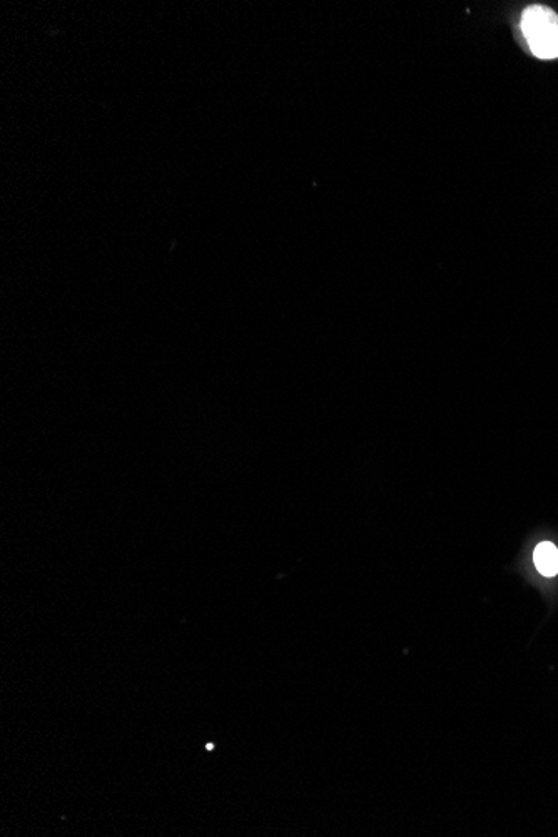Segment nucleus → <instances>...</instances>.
<instances>
[{
  "mask_svg": "<svg viewBox=\"0 0 558 837\" xmlns=\"http://www.w3.org/2000/svg\"><path fill=\"white\" fill-rule=\"evenodd\" d=\"M523 36L538 59L558 57V15L547 5H531L522 14Z\"/></svg>",
  "mask_w": 558,
  "mask_h": 837,
  "instance_id": "obj_1",
  "label": "nucleus"
},
{
  "mask_svg": "<svg viewBox=\"0 0 558 837\" xmlns=\"http://www.w3.org/2000/svg\"><path fill=\"white\" fill-rule=\"evenodd\" d=\"M534 563L544 577H555L558 574V549L555 543H538L534 550Z\"/></svg>",
  "mask_w": 558,
  "mask_h": 837,
  "instance_id": "obj_2",
  "label": "nucleus"
}]
</instances>
